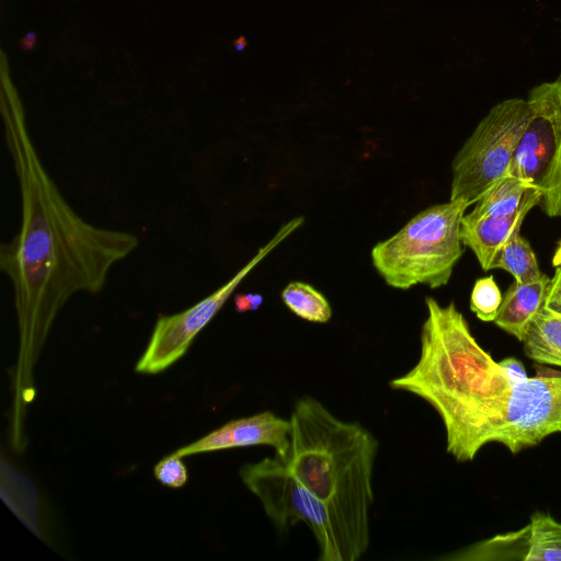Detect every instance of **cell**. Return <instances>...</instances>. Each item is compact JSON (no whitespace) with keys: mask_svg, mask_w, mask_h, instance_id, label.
<instances>
[{"mask_svg":"<svg viewBox=\"0 0 561 561\" xmlns=\"http://www.w3.org/2000/svg\"><path fill=\"white\" fill-rule=\"evenodd\" d=\"M1 113L22 203L20 231L0 248V270L10 278L21 360L34 362L68 299L96 294L111 268L139 244L127 231L94 226L67 203L44 168L26 126L19 95L2 75Z\"/></svg>","mask_w":561,"mask_h":561,"instance_id":"cell-1","label":"cell"},{"mask_svg":"<svg viewBox=\"0 0 561 561\" xmlns=\"http://www.w3.org/2000/svg\"><path fill=\"white\" fill-rule=\"evenodd\" d=\"M289 420L290 448L283 461L325 505L343 561H356L369 546L378 442L360 424L337 419L311 397L295 403Z\"/></svg>","mask_w":561,"mask_h":561,"instance_id":"cell-2","label":"cell"},{"mask_svg":"<svg viewBox=\"0 0 561 561\" xmlns=\"http://www.w3.org/2000/svg\"><path fill=\"white\" fill-rule=\"evenodd\" d=\"M469 206L450 199L430 206L392 237L378 242L370 256L385 283L397 289L447 285L463 253L460 225Z\"/></svg>","mask_w":561,"mask_h":561,"instance_id":"cell-3","label":"cell"},{"mask_svg":"<svg viewBox=\"0 0 561 561\" xmlns=\"http://www.w3.org/2000/svg\"><path fill=\"white\" fill-rule=\"evenodd\" d=\"M529 118L526 99L496 103L479 122L451 162L450 201L473 205L508 174Z\"/></svg>","mask_w":561,"mask_h":561,"instance_id":"cell-4","label":"cell"},{"mask_svg":"<svg viewBox=\"0 0 561 561\" xmlns=\"http://www.w3.org/2000/svg\"><path fill=\"white\" fill-rule=\"evenodd\" d=\"M529 118L517 144L510 174L540 193L538 207L561 217V73L528 92Z\"/></svg>","mask_w":561,"mask_h":561,"instance_id":"cell-5","label":"cell"},{"mask_svg":"<svg viewBox=\"0 0 561 561\" xmlns=\"http://www.w3.org/2000/svg\"><path fill=\"white\" fill-rule=\"evenodd\" d=\"M240 478L262 503L276 528L305 523L319 547L320 561H343L340 541L325 505L311 494L277 456L240 468Z\"/></svg>","mask_w":561,"mask_h":561,"instance_id":"cell-6","label":"cell"},{"mask_svg":"<svg viewBox=\"0 0 561 561\" xmlns=\"http://www.w3.org/2000/svg\"><path fill=\"white\" fill-rule=\"evenodd\" d=\"M304 220V217H295L283 225L276 234L217 290L182 312L160 317L135 370L140 374L154 375L165 370L180 359L196 335L214 319L247 275L298 229Z\"/></svg>","mask_w":561,"mask_h":561,"instance_id":"cell-7","label":"cell"},{"mask_svg":"<svg viewBox=\"0 0 561 561\" xmlns=\"http://www.w3.org/2000/svg\"><path fill=\"white\" fill-rule=\"evenodd\" d=\"M442 560H548L561 561V523L535 513L523 528L472 545Z\"/></svg>","mask_w":561,"mask_h":561,"instance_id":"cell-8","label":"cell"},{"mask_svg":"<svg viewBox=\"0 0 561 561\" xmlns=\"http://www.w3.org/2000/svg\"><path fill=\"white\" fill-rule=\"evenodd\" d=\"M290 420L264 411L229 421L174 454L183 458L206 451L265 445L273 447L275 456L285 460L290 448Z\"/></svg>","mask_w":561,"mask_h":561,"instance_id":"cell-9","label":"cell"},{"mask_svg":"<svg viewBox=\"0 0 561 561\" xmlns=\"http://www.w3.org/2000/svg\"><path fill=\"white\" fill-rule=\"evenodd\" d=\"M539 203L540 193L537 192L513 215L481 218H471L466 214L462 216L461 242L474 253L484 272L492 270V264L500 250L511 239L519 234L525 217Z\"/></svg>","mask_w":561,"mask_h":561,"instance_id":"cell-10","label":"cell"},{"mask_svg":"<svg viewBox=\"0 0 561 561\" xmlns=\"http://www.w3.org/2000/svg\"><path fill=\"white\" fill-rule=\"evenodd\" d=\"M549 280L546 274L526 284L514 280L505 291L493 322L522 342L530 322L543 309Z\"/></svg>","mask_w":561,"mask_h":561,"instance_id":"cell-11","label":"cell"},{"mask_svg":"<svg viewBox=\"0 0 561 561\" xmlns=\"http://www.w3.org/2000/svg\"><path fill=\"white\" fill-rule=\"evenodd\" d=\"M537 192L527 181L508 173L493 184L466 215L471 218L513 215Z\"/></svg>","mask_w":561,"mask_h":561,"instance_id":"cell-12","label":"cell"},{"mask_svg":"<svg viewBox=\"0 0 561 561\" xmlns=\"http://www.w3.org/2000/svg\"><path fill=\"white\" fill-rule=\"evenodd\" d=\"M522 343L528 358L561 367V316L542 309L530 322Z\"/></svg>","mask_w":561,"mask_h":561,"instance_id":"cell-13","label":"cell"},{"mask_svg":"<svg viewBox=\"0 0 561 561\" xmlns=\"http://www.w3.org/2000/svg\"><path fill=\"white\" fill-rule=\"evenodd\" d=\"M493 268L506 271L514 280L522 284L535 282L543 274L533 248L520 233L503 245L494 259Z\"/></svg>","mask_w":561,"mask_h":561,"instance_id":"cell-14","label":"cell"},{"mask_svg":"<svg viewBox=\"0 0 561 561\" xmlns=\"http://www.w3.org/2000/svg\"><path fill=\"white\" fill-rule=\"evenodd\" d=\"M285 306L297 317L316 323H325L332 317L328 299L313 286L290 282L282 291Z\"/></svg>","mask_w":561,"mask_h":561,"instance_id":"cell-15","label":"cell"},{"mask_svg":"<svg viewBox=\"0 0 561 561\" xmlns=\"http://www.w3.org/2000/svg\"><path fill=\"white\" fill-rule=\"evenodd\" d=\"M503 296L492 276L476 280L470 295L471 311L484 322L494 321Z\"/></svg>","mask_w":561,"mask_h":561,"instance_id":"cell-16","label":"cell"},{"mask_svg":"<svg viewBox=\"0 0 561 561\" xmlns=\"http://www.w3.org/2000/svg\"><path fill=\"white\" fill-rule=\"evenodd\" d=\"M153 474L161 484L170 488H181L187 481V469L182 457L174 453L154 466Z\"/></svg>","mask_w":561,"mask_h":561,"instance_id":"cell-17","label":"cell"},{"mask_svg":"<svg viewBox=\"0 0 561 561\" xmlns=\"http://www.w3.org/2000/svg\"><path fill=\"white\" fill-rule=\"evenodd\" d=\"M543 309L561 316V265L556 266L554 274L549 280Z\"/></svg>","mask_w":561,"mask_h":561,"instance_id":"cell-18","label":"cell"},{"mask_svg":"<svg viewBox=\"0 0 561 561\" xmlns=\"http://www.w3.org/2000/svg\"><path fill=\"white\" fill-rule=\"evenodd\" d=\"M263 296L260 293L239 294L234 296V308L239 313L253 311L263 304Z\"/></svg>","mask_w":561,"mask_h":561,"instance_id":"cell-19","label":"cell"},{"mask_svg":"<svg viewBox=\"0 0 561 561\" xmlns=\"http://www.w3.org/2000/svg\"><path fill=\"white\" fill-rule=\"evenodd\" d=\"M499 364L514 382H519L528 378L524 365L515 357H505L499 362Z\"/></svg>","mask_w":561,"mask_h":561,"instance_id":"cell-20","label":"cell"},{"mask_svg":"<svg viewBox=\"0 0 561 561\" xmlns=\"http://www.w3.org/2000/svg\"><path fill=\"white\" fill-rule=\"evenodd\" d=\"M552 265L556 267L561 265V239L558 242L557 249L552 255Z\"/></svg>","mask_w":561,"mask_h":561,"instance_id":"cell-21","label":"cell"}]
</instances>
